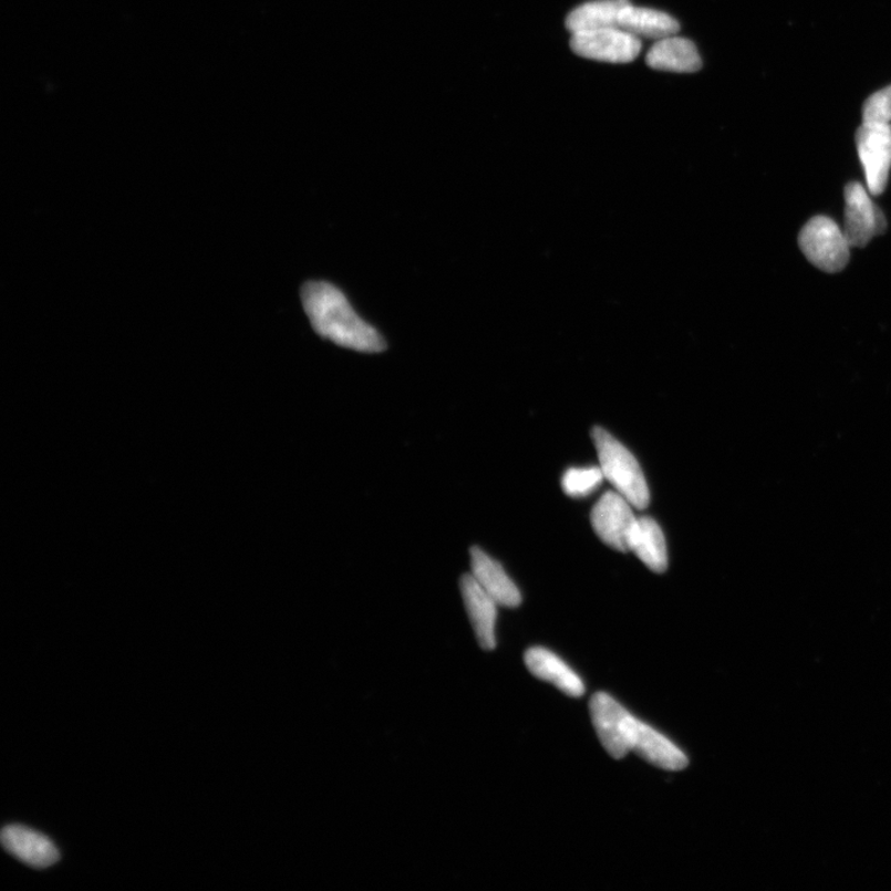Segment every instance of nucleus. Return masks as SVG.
<instances>
[{"mask_svg": "<svg viewBox=\"0 0 891 891\" xmlns=\"http://www.w3.org/2000/svg\"><path fill=\"white\" fill-rule=\"evenodd\" d=\"M303 310L320 338L362 353L386 350L383 335L355 312L348 297L328 281H309L301 289Z\"/></svg>", "mask_w": 891, "mask_h": 891, "instance_id": "nucleus-1", "label": "nucleus"}, {"mask_svg": "<svg viewBox=\"0 0 891 891\" xmlns=\"http://www.w3.org/2000/svg\"><path fill=\"white\" fill-rule=\"evenodd\" d=\"M592 439L604 478L635 509H645L650 501L649 487L631 450L600 426L593 427Z\"/></svg>", "mask_w": 891, "mask_h": 891, "instance_id": "nucleus-2", "label": "nucleus"}, {"mask_svg": "<svg viewBox=\"0 0 891 891\" xmlns=\"http://www.w3.org/2000/svg\"><path fill=\"white\" fill-rule=\"evenodd\" d=\"M802 253L811 263L826 272H837L849 261V245L843 230L833 219L817 216L805 225L799 236Z\"/></svg>", "mask_w": 891, "mask_h": 891, "instance_id": "nucleus-3", "label": "nucleus"}, {"mask_svg": "<svg viewBox=\"0 0 891 891\" xmlns=\"http://www.w3.org/2000/svg\"><path fill=\"white\" fill-rule=\"evenodd\" d=\"M590 712L597 736L608 754L614 759L628 756L632 752L639 719L604 692L591 698Z\"/></svg>", "mask_w": 891, "mask_h": 891, "instance_id": "nucleus-4", "label": "nucleus"}, {"mask_svg": "<svg viewBox=\"0 0 891 891\" xmlns=\"http://www.w3.org/2000/svg\"><path fill=\"white\" fill-rule=\"evenodd\" d=\"M570 46L576 55L611 64H629L642 50L641 39L620 27L572 34Z\"/></svg>", "mask_w": 891, "mask_h": 891, "instance_id": "nucleus-5", "label": "nucleus"}, {"mask_svg": "<svg viewBox=\"0 0 891 891\" xmlns=\"http://www.w3.org/2000/svg\"><path fill=\"white\" fill-rule=\"evenodd\" d=\"M859 159L870 195L885 191L891 169V123H863L856 134Z\"/></svg>", "mask_w": 891, "mask_h": 891, "instance_id": "nucleus-6", "label": "nucleus"}, {"mask_svg": "<svg viewBox=\"0 0 891 891\" xmlns=\"http://www.w3.org/2000/svg\"><path fill=\"white\" fill-rule=\"evenodd\" d=\"M845 236L852 248H863L887 230V219L862 184L845 188Z\"/></svg>", "mask_w": 891, "mask_h": 891, "instance_id": "nucleus-7", "label": "nucleus"}, {"mask_svg": "<svg viewBox=\"0 0 891 891\" xmlns=\"http://www.w3.org/2000/svg\"><path fill=\"white\" fill-rule=\"evenodd\" d=\"M633 506L618 491H607L591 512L592 528L599 538L621 552L629 551V540L638 518Z\"/></svg>", "mask_w": 891, "mask_h": 891, "instance_id": "nucleus-8", "label": "nucleus"}, {"mask_svg": "<svg viewBox=\"0 0 891 891\" xmlns=\"http://www.w3.org/2000/svg\"><path fill=\"white\" fill-rule=\"evenodd\" d=\"M459 587L479 646L484 650H488V652L489 650L496 649L498 603L481 589L470 573L463 576Z\"/></svg>", "mask_w": 891, "mask_h": 891, "instance_id": "nucleus-9", "label": "nucleus"}, {"mask_svg": "<svg viewBox=\"0 0 891 891\" xmlns=\"http://www.w3.org/2000/svg\"><path fill=\"white\" fill-rule=\"evenodd\" d=\"M2 845L20 862L37 869L54 866L60 859L59 849L48 837L23 826L6 827Z\"/></svg>", "mask_w": 891, "mask_h": 891, "instance_id": "nucleus-10", "label": "nucleus"}, {"mask_svg": "<svg viewBox=\"0 0 891 891\" xmlns=\"http://www.w3.org/2000/svg\"><path fill=\"white\" fill-rule=\"evenodd\" d=\"M470 574L498 605L516 608L521 593L503 566L477 547L470 549Z\"/></svg>", "mask_w": 891, "mask_h": 891, "instance_id": "nucleus-11", "label": "nucleus"}, {"mask_svg": "<svg viewBox=\"0 0 891 891\" xmlns=\"http://www.w3.org/2000/svg\"><path fill=\"white\" fill-rule=\"evenodd\" d=\"M524 660L535 677L557 686L564 695L581 697L584 694L586 688L581 677L550 650L531 647Z\"/></svg>", "mask_w": 891, "mask_h": 891, "instance_id": "nucleus-12", "label": "nucleus"}, {"mask_svg": "<svg viewBox=\"0 0 891 891\" xmlns=\"http://www.w3.org/2000/svg\"><path fill=\"white\" fill-rule=\"evenodd\" d=\"M632 752L639 757L655 765V767L670 771L687 768L688 759L685 753L669 740L662 733L638 721Z\"/></svg>", "mask_w": 891, "mask_h": 891, "instance_id": "nucleus-13", "label": "nucleus"}, {"mask_svg": "<svg viewBox=\"0 0 891 891\" xmlns=\"http://www.w3.org/2000/svg\"><path fill=\"white\" fill-rule=\"evenodd\" d=\"M649 68L677 73L697 72L702 60L691 40L676 35L657 40L646 55Z\"/></svg>", "mask_w": 891, "mask_h": 891, "instance_id": "nucleus-14", "label": "nucleus"}, {"mask_svg": "<svg viewBox=\"0 0 891 891\" xmlns=\"http://www.w3.org/2000/svg\"><path fill=\"white\" fill-rule=\"evenodd\" d=\"M618 27L639 39L662 40L678 34L680 24L673 17L655 9L628 4L618 15Z\"/></svg>", "mask_w": 891, "mask_h": 891, "instance_id": "nucleus-15", "label": "nucleus"}, {"mask_svg": "<svg viewBox=\"0 0 891 891\" xmlns=\"http://www.w3.org/2000/svg\"><path fill=\"white\" fill-rule=\"evenodd\" d=\"M629 551L636 555L646 568L663 573L667 570V548L662 528L650 517L638 518L629 540Z\"/></svg>", "mask_w": 891, "mask_h": 891, "instance_id": "nucleus-16", "label": "nucleus"}, {"mask_svg": "<svg viewBox=\"0 0 891 891\" xmlns=\"http://www.w3.org/2000/svg\"><path fill=\"white\" fill-rule=\"evenodd\" d=\"M631 4L629 0H594L572 10L566 19V28L571 34L583 31L618 27L621 10Z\"/></svg>", "mask_w": 891, "mask_h": 891, "instance_id": "nucleus-17", "label": "nucleus"}, {"mask_svg": "<svg viewBox=\"0 0 891 891\" xmlns=\"http://www.w3.org/2000/svg\"><path fill=\"white\" fill-rule=\"evenodd\" d=\"M603 479L601 467L570 468L562 477V489L573 498L587 497L600 487Z\"/></svg>", "mask_w": 891, "mask_h": 891, "instance_id": "nucleus-18", "label": "nucleus"}, {"mask_svg": "<svg viewBox=\"0 0 891 891\" xmlns=\"http://www.w3.org/2000/svg\"><path fill=\"white\" fill-rule=\"evenodd\" d=\"M863 123H891V85L872 94L866 101Z\"/></svg>", "mask_w": 891, "mask_h": 891, "instance_id": "nucleus-19", "label": "nucleus"}]
</instances>
